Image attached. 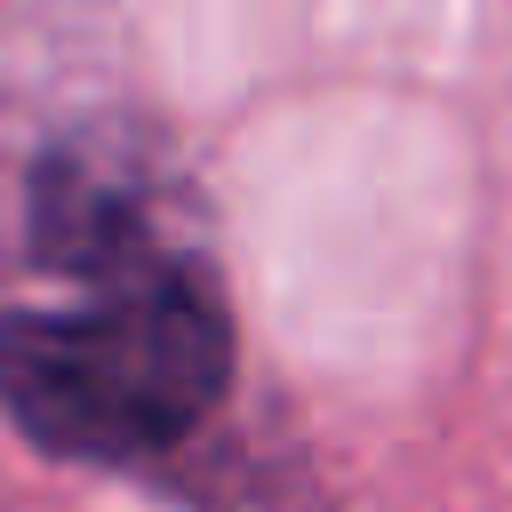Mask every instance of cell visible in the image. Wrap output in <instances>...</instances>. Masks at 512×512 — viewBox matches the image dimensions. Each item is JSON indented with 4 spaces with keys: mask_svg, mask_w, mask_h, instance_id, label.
<instances>
[{
    "mask_svg": "<svg viewBox=\"0 0 512 512\" xmlns=\"http://www.w3.org/2000/svg\"><path fill=\"white\" fill-rule=\"evenodd\" d=\"M0 416L192 512L280 496L216 224L96 0H0Z\"/></svg>",
    "mask_w": 512,
    "mask_h": 512,
    "instance_id": "6da1fadb",
    "label": "cell"
}]
</instances>
